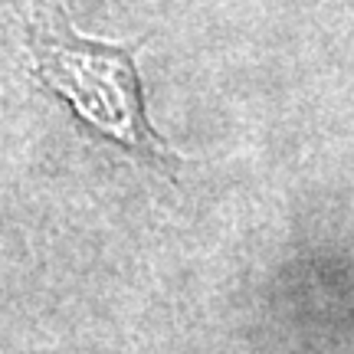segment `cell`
<instances>
[{"mask_svg": "<svg viewBox=\"0 0 354 354\" xmlns=\"http://www.w3.org/2000/svg\"><path fill=\"white\" fill-rule=\"evenodd\" d=\"M26 43L43 88L66 102L99 135L138 161L174 171L177 154L154 131L145 112L138 43H112L79 33L56 0H30Z\"/></svg>", "mask_w": 354, "mask_h": 354, "instance_id": "6da1fadb", "label": "cell"}]
</instances>
